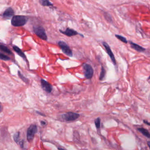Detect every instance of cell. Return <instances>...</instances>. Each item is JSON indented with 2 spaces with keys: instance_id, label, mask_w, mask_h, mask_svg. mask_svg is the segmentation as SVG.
Listing matches in <instances>:
<instances>
[{
  "instance_id": "cell-18",
  "label": "cell",
  "mask_w": 150,
  "mask_h": 150,
  "mask_svg": "<svg viewBox=\"0 0 150 150\" xmlns=\"http://www.w3.org/2000/svg\"><path fill=\"white\" fill-rule=\"evenodd\" d=\"M0 59L5 61H8L10 60V58L5 55L0 53Z\"/></svg>"
},
{
  "instance_id": "cell-17",
  "label": "cell",
  "mask_w": 150,
  "mask_h": 150,
  "mask_svg": "<svg viewBox=\"0 0 150 150\" xmlns=\"http://www.w3.org/2000/svg\"><path fill=\"white\" fill-rule=\"evenodd\" d=\"M105 74H106V71L105 69L103 67H102L101 72H100V80L101 81L103 80L105 77Z\"/></svg>"
},
{
  "instance_id": "cell-1",
  "label": "cell",
  "mask_w": 150,
  "mask_h": 150,
  "mask_svg": "<svg viewBox=\"0 0 150 150\" xmlns=\"http://www.w3.org/2000/svg\"><path fill=\"white\" fill-rule=\"evenodd\" d=\"M27 21V19L25 17L15 16L11 19V23L14 27H21L26 24Z\"/></svg>"
},
{
  "instance_id": "cell-16",
  "label": "cell",
  "mask_w": 150,
  "mask_h": 150,
  "mask_svg": "<svg viewBox=\"0 0 150 150\" xmlns=\"http://www.w3.org/2000/svg\"><path fill=\"white\" fill-rule=\"evenodd\" d=\"M115 36L116 38H117L118 40H119L120 41L123 42L124 43L127 44L128 43V41L127 40L126 38H125L124 37H123L122 36L120 35H118V34H115Z\"/></svg>"
},
{
  "instance_id": "cell-11",
  "label": "cell",
  "mask_w": 150,
  "mask_h": 150,
  "mask_svg": "<svg viewBox=\"0 0 150 150\" xmlns=\"http://www.w3.org/2000/svg\"><path fill=\"white\" fill-rule=\"evenodd\" d=\"M129 44H130V46H131V48L132 49L135 50L136 51L138 52H143L145 51L146 50V49L144 48V47L139 45L138 44H136L135 43H134L132 41H129Z\"/></svg>"
},
{
  "instance_id": "cell-2",
  "label": "cell",
  "mask_w": 150,
  "mask_h": 150,
  "mask_svg": "<svg viewBox=\"0 0 150 150\" xmlns=\"http://www.w3.org/2000/svg\"><path fill=\"white\" fill-rule=\"evenodd\" d=\"M33 30L36 35L41 39L46 41L48 39L45 30L44 28L41 26H35L33 27Z\"/></svg>"
},
{
  "instance_id": "cell-12",
  "label": "cell",
  "mask_w": 150,
  "mask_h": 150,
  "mask_svg": "<svg viewBox=\"0 0 150 150\" xmlns=\"http://www.w3.org/2000/svg\"><path fill=\"white\" fill-rule=\"evenodd\" d=\"M13 49L16 52L20 57L22 58L24 60L26 59V57L24 53L22 52V50L20 49L19 47H17V46H14L13 47Z\"/></svg>"
},
{
  "instance_id": "cell-22",
  "label": "cell",
  "mask_w": 150,
  "mask_h": 150,
  "mask_svg": "<svg viewBox=\"0 0 150 150\" xmlns=\"http://www.w3.org/2000/svg\"><path fill=\"white\" fill-rule=\"evenodd\" d=\"M41 124L42 125V126H44V125H45L46 124V123L45 122H44V121H41Z\"/></svg>"
},
{
  "instance_id": "cell-25",
  "label": "cell",
  "mask_w": 150,
  "mask_h": 150,
  "mask_svg": "<svg viewBox=\"0 0 150 150\" xmlns=\"http://www.w3.org/2000/svg\"><path fill=\"white\" fill-rule=\"evenodd\" d=\"M147 144H148V147H150V141H148V142H147Z\"/></svg>"
},
{
  "instance_id": "cell-20",
  "label": "cell",
  "mask_w": 150,
  "mask_h": 150,
  "mask_svg": "<svg viewBox=\"0 0 150 150\" xmlns=\"http://www.w3.org/2000/svg\"><path fill=\"white\" fill-rule=\"evenodd\" d=\"M18 74H19V78L22 79L23 82L26 83H28V79H27L26 77H24L22 74H21V73L19 71H18Z\"/></svg>"
},
{
  "instance_id": "cell-9",
  "label": "cell",
  "mask_w": 150,
  "mask_h": 150,
  "mask_svg": "<svg viewBox=\"0 0 150 150\" xmlns=\"http://www.w3.org/2000/svg\"><path fill=\"white\" fill-rule=\"evenodd\" d=\"M41 85L42 89L47 93H50L52 90V85L44 79H41Z\"/></svg>"
},
{
  "instance_id": "cell-19",
  "label": "cell",
  "mask_w": 150,
  "mask_h": 150,
  "mask_svg": "<svg viewBox=\"0 0 150 150\" xmlns=\"http://www.w3.org/2000/svg\"><path fill=\"white\" fill-rule=\"evenodd\" d=\"M95 127L97 128H100V119L98 117L95 120Z\"/></svg>"
},
{
  "instance_id": "cell-5",
  "label": "cell",
  "mask_w": 150,
  "mask_h": 150,
  "mask_svg": "<svg viewBox=\"0 0 150 150\" xmlns=\"http://www.w3.org/2000/svg\"><path fill=\"white\" fill-rule=\"evenodd\" d=\"M38 128L35 125H31L28 128L27 131V139L28 141L33 140L34 135L37 132Z\"/></svg>"
},
{
  "instance_id": "cell-3",
  "label": "cell",
  "mask_w": 150,
  "mask_h": 150,
  "mask_svg": "<svg viewBox=\"0 0 150 150\" xmlns=\"http://www.w3.org/2000/svg\"><path fill=\"white\" fill-rule=\"evenodd\" d=\"M58 44L65 54L69 57H72L73 56V52L72 50L65 42L63 41H59L58 42Z\"/></svg>"
},
{
  "instance_id": "cell-15",
  "label": "cell",
  "mask_w": 150,
  "mask_h": 150,
  "mask_svg": "<svg viewBox=\"0 0 150 150\" xmlns=\"http://www.w3.org/2000/svg\"><path fill=\"white\" fill-rule=\"evenodd\" d=\"M0 49L3 51L6 52V53H8V54H11L12 52L10 51V50L8 49L7 47L5 45L1 44L0 45Z\"/></svg>"
},
{
  "instance_id": "cell-21",
  "label": "cell",
  "mask_w": 150,
  "mask_h": 150,
  "mask_svg": "<svg viewBox=\"0 0 150 150\" xmlns=\"http://www.w3.org/2000/svg\"><path fill=\"white\" fill-rule=\"evenodd\" d=\"M19 133H16L15 134L14 136V140L17 142H18L19 141Z\"/></svg>"
},
{
  "instance_id": "cell-14",
  "label": "cell",
  "mask_w": 150,
  "mask_h": 150,
  "mask_svg": "<svg viewBox=\"0 0 150 150\" xmlns=\"http://www.w3.org/2000/svg\"><path fill=\"white\" fill-rule=\"evenodd\" d=\"M40 3L43 6H52L53 4L49 0H40Z\"/></svg>"
},
{
  "instance_id": "cell-4",
  "label": "cell",
  "mask_w": 150,
  "mask_h": 150,
  "mask_svg": "<svg viewBox=\"0 0 150 150\" xmlns=\"http://www.w3.org/2000/svg\"><path fill=\"white\" fill-rule=\"evenodd\" d=\"M83 68L85 77L87 79H91L93 77L94 72L92 66L87 63H84L83 64Z\"/></svg>"
},
{
  "instance_id": "cell-13",
  "label": "cell",
  "mask_w": 150,
  "mask_h": 150,
  "mask_svg": "<svg viewBox=\"0 0 150 150\" xmlns=\"http://www.w3.org/2000/svg\"><path fill=\"white\" fill-rule=\"evenodd\" d=\"M138 130L144 136H146L147 138H150V134L149 131L147 129L144 128H138Z\"/></svg>"
},
{
  "instance_id": "cell-24",
  "label": "cell",
  "mask_w": 150,
  "mask_h": 150,
  "mask_svg": "<svg viewBox=\"0 0 150 150\" xmlns=\"http://www.w3.org/2000/svg\"><path fill=\"white\" fill-rule=\"evenodd\" d=\"M2 110V106H1L0 104V112H1Z\"/></svg>"
},
{
  "instance_id": "cell-23",
  "label": "cell",
  "mask_w": 150,
  "mask_h": 150,
  "mask_svg": "<svg viewBox=\"0 0 150 150\" xmlns=\"http://www.w3.org/2000/svg\"><path fill=\"white\" fill-rule=\"evenodd\" d=\"M144 123H145V124H147L148 126H150V123L149 122H147V121H146V120H144Z\"/></svg>"
},
{
  "instance_id": "cell-10",
  "label": "cell",
  "mask_w": 150,
  "mask_h": 150,
  "mask_svg": "<svg viewBox=\"0 0 150 150\" xmlns=\"http://www.w3.org/2000/svg\"><path fill=\"white\" fill-rule=\"evenodd\" d=\"M14 14V11L13 9L10 7L6 9V11H4L3 14V17L6 19H10L13 16Z\"/></svg>"
},
{
  "instance_id": "cell-6",
  "label": "cell",
  "mask_w": 150,
  "mask_h": 150,
  "mask_svg": "<svg viewBox=\"0 0 150 150\" xmlns=\"http://www.w3.org/2000/svg\"><path fill=\"white\" fill-rule=\"evenodd\" d=\"M80 117V115L73 112H68L62 115L63 118L67 122H72L77 119Z\"/></svg>"
},
{
  "instance_id": "cell-7",
  "label": "cell",
  "mask_w": 150,
  "mask_h": 150,
  "mask_svg": "<svg viewBox=\"0 0 150 150\" xmlns=\"http://www.w3.org/2000/svg\"><path fill=\"white\" fill-rule=\"evenodd\" d=\"M60 31L61 33H63L64 35H65L66 36L69 37H71L77 35H80L81 36H82V37L84 38V35L82 34H81L80 33L78 32L77 31L74 30L73 29H71L70 28H67L65 30L63 31V30H60Z\"/></svg>"
},
{
  "instance_id": "cell-8",
  "label": "cell",
  "mask_w": 150,
  "mask_h": 150,
  "mask_svg": "<svg viewBox=\"0 0 150 150\" xmlns=\"http://www.w3.org/2000/svg\"><path fill=\"white\" fill-rule=\"evenodd\" d=\"M102 44H103L104 47L105 48L107 54L109 55L111 60H112V62L114 63V64L115 65H116V60L115 59V56H114V55L113 54L112 50L109 46V44H107L106 42L105 41H103L102 42Z\"/></svg>"
}]
</instances>
